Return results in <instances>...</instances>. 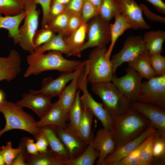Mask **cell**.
<instances>
[{
    "mask_svg": "<svg viewBox=\"0 0 165 165\" xmlns=\"http://www.w3.org/2000/svg\"><path fill=\"white\" fill-rule=\"evenodd\" d=\"M111 132L116 148L137 138L151 124L145 116L131 106L122 114L112 116Z\"/></svg>",
    "mask_w": 165,
    "mask_h": 165,
    "instance_id": "cell-1",
    "label": "cell"
},
{
    "mask_svg": "<svg viewBox=\"0 0 165 165\" xmlns=\"http://www.w3.org/2000/svg\"><path fill=\"white\" fill-rule=\"evenodd\" d=\"M61 52L52 51L46 54L34 52L28 56L26 61L28 65L24 76L37 75L44 71L57 70L62 72L74 71L85 65L86 60L80 61L68 60Z\"/></svg>",
    "mask_w": 165,
    "mask_h": 165,
    "instance_id": "cell-2",
    "label": "cell"
},
{
    "mask_svg": "<svg viewBox=\"0 0 165 165\" xmlns=\"http://www.w3.org/2000/svg\"><path fill=\"white\" fill-rule=\"evenodd\" d=\"M0 112L6 121L4 128L0 130V137L9 131L17 129L29 133L36 139L42 132L41 128L37 126L33 117L16 103L4 100L0 104Z\"/></svg>",
    "mask_w": 165,
    "mask_h": 165,
    "instance_id": "cell-3",
    "label": "cell"
},
{
    "mask_svg": "<svg viewBox=\"0 0 165 165\" xmlns=\"http://www.w3.org/2000/svg\"><path fill=\"white\" fill-rule=\"evenodd\" d=\"M92 90L111 116L123 114L131 107V102L111 82L93 84Z\"/></svg>",
    "mask_w": 165,
    "mask_h": 165,
    "instance_id": "cell-4",
    "label": "cell"
},
{
    "mask_svg": "<svg viewBox=\"0 0 165 165\" xmlns=\"http://www.w3.org/2000/svg\"><path fill=\"white\" fill-rule=\"evenodd\" d=\"M107 51L106 47H96L89 54L87 79L92 84L111 82L115 75L110 60L106 57Z\"/></svg>",
    "mask_w": 165,
    "mask_h": 165,
    "instance_id": "cell-5",
    "label": "cell"
},
{
    "mask_svg": "<svg viewBox=\"0 0 165 165\" xmlns=\"http://www.w3.org/2000/svg\"><path fill=\"white\" fill-rule=\"evenodd\" d=\"M35 0H25L24 10L25 15L23 24L19 28L18 44L30 53L34 52V36L38 30L40 11L37 9Z\"/></svg>",
    "mask_w": 165,
    "mask_h": 165,
    "instance_id": "cell-6",
    "label": "cell"
},
{
    "mask_svg": "<svg viewBox=\"0 0 165 165\" xmlns=\"http://www.w3.org/2000/svg\"><path fill=\"white\" fill-rule=\"evenodd\" d=\"M88 64L86 63L78 80V89L83 93L82 95L80 97L82 108L89 110L101 122L103 128L111 131L112 125L111 116L102 104L95 101L88 90Z\"/></svg>",
    "mask_w": 165,
    "mask_h": 165,
    "instance_id": "cell-7",
    "label": "cell"
},
{
    "mask_svg": "<svg viewBox=\"0 0 165 165\" xmlns=\"http://www.w3.org/2000/svg\"><path fill=\"white\" fill-rule=\"evenodd\" d=\"M165 109V75L156 76L142 82L137 101Z\"/></svg>",
    "mask_w": 165,
    "mask_h": 165,
    "instance_id": "cell-8",
    "label": "cell"
},
{
    "mask_svg": "<svg viewBox=\"0 0 165 165\" xmlns=\"http://www.w3.org/2000/svg\"><path fill=\"white\" fill-rule=\"evenodd\" d=\"M110 24L99 15L87 23L86 42L82 51L89 48L105 47L110 41Z\"/></svg>",
    "mask_w": 165,
    "mask_h": 165,
    "instance_id": "cell-9",
    "label": "cell"
},
{
    "mask_svg": "<svg viewBox=\"0 0 165 165\" xmlns=\"http://www.w3.org/2000/svg\"><path fill=\"white\" fill-rule=\"evenodd\" d=\"M142 37L140 35L128 37L121 50L110 59L115 74L117 68L125 62L128 63L147 51Z\"/></svg>",
    "mask_w": 165,
    "mask_h": 165,
    "instance_id": "cell-10",
    "label": "cell"
},
{
    "mask_svg": "<svg viewBox=\"0 0 165 165\" xmlns=\"http://www.w3.org/2000/svg\"><path fill=\"white\" fill-rule=\"evenodd\" d=\"M126 74L117 77L114 75L111 82L130 102L137 101L140 92L143 78L132 68L128 67Z\"/></svg>",
    "mask_w": 165,
    "mask_h": 165,
    "instance_id": "cell-11",
    "label": "cell"
},
{
    "mask_svg": "<svg viewBox=\"0 0 165 165\" xmlns=\"http://www.w3.org/2000/svg\"><path fill=\"white\" fill-rule=\"evenodd\" d=\"M131 106L145 116L150 122L156 132L165 135V111L154 105L135 101Z\"/></svg>",
    "mask_w": 165,
    "mask_h": 165,
    "instance_id": "cell-12",
    "label": "cell"
},
{
    "mask_svg": "<svg viewBox=\"0 0 165 165\" xmlns=\"http://www.w3.org/2000/svg\"><path fill=\"white\" fill-rule=\"evenodd\" d=\"M121 14L133 30L149 29L150 27L144 20L140 5L134 0H116Z\"/></svg>",
    "mask_w": 165,
    "mask_h": 165,
    "instance_id": "cell-13",
    "label": "cell"
},
{
    "mask_svg": "<svg viewBox=\"0 0 165 165\" xmlns=\"http://www.w3.org/2000/svg\"><path fill=\"white\" fill-rule=\"evenodd\" d=\"M53 127L57 135L67 150L70 159L78 157L84 151L87 145L77 133L67 127L65 128Z\"/></svg>",
    "mask_w": 165,
    "mask_h": 165,
    "instance_id": "cell-14",
    "label": "cell"
},
{
    "mask_svg": "<svg viewBox=\"0 0 165 165\" xmlns=\"http://www.w3.org/2000/svg\"><path fill=\"white\" fill-rule=\"evenodd\" d=\"M75 71L70 72H63L55 79L51 77L46 78L42 81L40 89L37 90H30L29 92L44 94L52 98L59 97L67 83L74 77Z\"/></svg>",
    "mask_w": 165,
    "mask_h": 165,
    "instance_id": "cell-15",
    "label": "cell"
},
{
    "mask_svg": "<svg viewBox=\"0 0 165 165\" xmlns=\"http://www.w3.org/2000/svg\"><path fill=\"white\" fill-rule=\"evenodd\" d=\"M52 98L44 94L29 92L24 94L22 99L16 103L22 108L31 109L41 119L51 105Z\"/></svg>",
    "mask_w": 165,
    "mask_h": 165,
    "instance_id": "cell-16",
    "label": "cell"
},
{
    "mask_svg": "<svg viewBox=\"0 0 165 165\" xmlns=\"http://www.w3.org/2000/svg\"><path fill=\"white\" fill-rule=\"evenodd\" d=\"M156 131L151 125L145 131L133 140L119 147L105 158L102 165H112L137 148L151 134Z\"/></svg>",
    "mask_w": 165,
    "mask_h": 165,
    "instance_id": "cell-17",
    "label": "cell"
},
{
    "mask_svg": "<svg viewBox=\"0 0 165 165\" xmlns=\"http://www.w3.org/2000/svg\"><path fill=\"white\" fill-rule=\"evenodd\" d=\"M21 58L18 51L12 49L6 57H0V81L14 79L22 70Z\"/></svg>",
    "mask_w": 165,
    "mask_h": 165,
    "instance_id": "cell-18",
    "label": "cell"
},
{
    "mask_svg": "<svg viewBox=\"0 0 165 165\" xmlns=\"http://www.w3.org/2000/svg\"><path fill=\"white\" fill-rule=\"evenodd\" d=\"M93 143L99 153L96 161V165H102L106 157L116 149L111 132L104 128L99 129L94 137Z\"/></svg>",
    "mask_w": 165,
    "mask_h": 165,
    "instance_id": "cell-19",
    "label": "cell"
},
{
    "mask_svg": "<svg viewBox=\"0 0 165 165\" xmlns=\"http://www.w3.org/2000/svg\"><path fill=\"white\" fill-rule=\"evenodd\" d=\"M68 121V114L64 112L57 101L52 103L44 115L36 122V125L39 128L48 126L65 128Z\"/></svg>",
    "mask_w": 165,
    "mask_h": 165,
    "instance_id": "cell-20",
    "label": "cell"
},
{
    "mask_svg": "<svg viewBox=\"0 0 165 165\" xmlns=\"http://www.w3.org/2000/svg\"><path fill=\"white\" fill-rule=\"evenodd\" d=\"M87 31V23L83 22L75 31L64 36L71 56L81 57L82 49L86 41Z\"/></svg>",
    "mask_w": 165,
    "mask_h": 165,
    "instance_id": "cell-21",
    "label": "cell"
},
{
    "mask_svg": "<svg viewBox=\"0 0 165 165\" xmlns=\"http://www.w3.org/2000/svg\"><path fill=\"white\" fill-rule=\"evenodd\" d=\"M85 65L75 71L74 76L71 81L70 83L66 86L58 97L59 99L57 101L64 112L67 113H68L69 109L74 101L77 90H79V78Z\"/></svg>",
    "mask_w": 165,
    "mask_h": 165,
    "instance_id": "cell-22",
    "label": "cell"
},
{
    "mask_svg": "<svg viewBox=\"0 0 165 165\" xmlns=\"http://www.w3.org/2000/svg\"><path fill=\"white\" fill-rule=\"evenodd\" d=\"M25 15L24 10L20 13L13 16H3L0 14V29L8 30V37L13 39L15 44H17L18 42L19 27Z\"/></svg>",
    "mask_w": 165,
    "mask_h": 165,
    "instance_id": "cell-23",
    "label": "cell"
},
{
    "mask_svg": "<svg viewBox=\"0 0 165 165\" xmlns=\"http://www.w3.org/2000/svg\"><path fill=\"white\" fill-rule=\"evenodd\" d=\"M65 160L50 149L46 152H39L35 155L27 153L25 162L27 165H65Z\"/></svg>",
    "mask_w": 165,
    "mask_h": 165,
    "instance_id": "cell-24",
    "label": "cell"
},
{
    "mask_svg": "<svg viewBox=\"0 0 165 165\" xmlns=\"http://www.w3.org/2000/svg\"><path fill=\"white\" fill-rule=\"evenodd\" d=\"M129 66L137 71L143 78L148 79L156 75L151 66L148 51L128 62Z\"/></svg>",
    "mask_w": 165,
    "mask_h": 165,
    "instance_id": "cell-25",
    "label": "cell"
},
{
    "mask_svg": "<svg viewBox=\"0 0 165 165\" xmlns=\"http://www.w3.org/2000/svg\"><path fill=\"white\" fill-rule=\"evenodd\" d=\"M115 21L110 24V44L105 54L106 58L110 60V56L114 46L119 38L127 30L131 28L127 20L121 13L116 16Z\"/></svg>",
    "mask_w": 165,
    "mask_h": 165,
    "instance_id": "cell-26",
    "label": "cell"
},
{
    "mask_svg": "<svg viewBox=\"0 0 165 165\" xmlns=\"http://www.w3.org/2000/svg\"><path fill=\"white\" fill-rule=\"evenodd\" d=\"M41 129L47 139L50 149L56 155L64 160L70 159L68 153L57 135L54 127L46 126Z\"/></svg>",
    "mask_w": 165,
    "mask_h": 165,
    "instance_id": "cell-27",
    "label": "cell"
},
{
    "mask_svg": "<svg viewBox=\"0 0 165 165\" xmlns=\"http://www.w3.org/2000/svg\"><path fill=\"white\" fill-rule=\"evenodd\" d=\"M142 38L150 55L162 52L163 45L165 41L164 31L159 30L147 32Z\"/></svg>",
    "mask_w": 165,
    "mask_h": 165,
    "instance_id": "cell-28",
    "label": "cell"
},
{
    "mask_svg": "<svg viewBox=\"0 0 165 165\" xmlns=\"http://www.w3.org/2000/svg\"><path fill=\"white\" fill-rule=\"evenodd\" d=\"M93 139L84 151L78 157L65 160V165H93L98 158L99 153L94 147Z\"/></svg>",
    "mask_w": 165,
    "mask_h": 165,
    "instance_id": "cell-29",
    "label": "cell"
},
{
    "mask_svg": "<svg viewBox=\"0 0 165 165\" xmlns=\"http://www.w3.org/2000/svg\"><path fill=\"white\" fill-rule=\"evenodd\" d=\"M94 115L88 110L82 108V115L79 123L78 134L81 138L88 145L94 137L92 130Z\"/></svg>",
    "mask_w": 165,
    "mask_h": 165,
    "instance_id": "cell-30",
    "label": "cell"
},
{
    "mask_svg": "<svg viewBox=\"0 0 165 165\" xmlns=\"http://www.w3.org/2000/svg\"><path fill=\"white\" fill-rule=\"evenodd\" d=\"M55 51L61 52L67 56H70V54L66 45L64 35L61 34L54 35L52 38L46 43L35 49L34 52L39 53H43L47 51Z\"/></svg>",
    "mask_w": 165,
    "mask_h": 165,
    "instance_id": "cell-31",
    "label": "cell"
},
{
    "mask_svg": "<svg viewBox=\"0 0 165 165\" xmlns=\"http://www.w3.org/2000/svg\"><path fill=\"white\" fill-rule=\"evenodd\" d=\"M80 91L79 89L77 91L74 101L68 111L69 123L67 126L78 134L82 111L80 101Z\"/></svg>",
    "mask_w": 165,
    "mask_h": 165,
    "instance_id": "cell-32",
    "label": "cell"
},
{
    "mask_svg": "<svg viewBox=\"0 0 165 165\" xmlns=\"http://www.w3.org/2000/svg\"><path fill=\"white\" fill-rule=\"evenodd\" d=\"M165 164V135L156 131L153 142L152 164L164 165Z\"/></svg>",
    "mask_w": 165,
    "mask_h": 165,
    "instance_id": "cell-33",
    "label": "cell"
},
{
    "mask_svg": "<svg viewBox=\"0 0 165 165\" xmlns=\"http://www.w3.org/2000/svg\"><path fill=\"white\" fill-rule=\"evenodd\" d=\"M69 16V13L65 11L52 19L44 27L51 30L55 33L67 35Z\"/></svg>",
    "mask_w": 165,
    "mask_h": 165,
    "instance_id": "cell-34",
    "label": "cell"
},
{
    "mask_svg": "<svg viewBox=\"0 0 165 165\" xmlns=\"http://www.w3.org/2000/svg\"><path fill=\"white\" fill-rule=\"evenodd\" d=\"M121 13L119 6L116 0H102L99 15L103 19L110 22L112 18Z\"/></svg>",
    "mask_w": 165,
    "mask_h": 165,
    "instance_id": "cell-35",
    "label": "cell"
},
{
    "mask_svg": "<svg viewBox=\"0 0 165 165\" xmlns=\"http://www.w3.org/2000/svg\"><path fill=\"white\" fill-rule=\"evenodd\" d=\"M25 0H0V14L13 16L24 11Z\"/></svg>",
    "mask_w": 165,
    "mask_h": 165,
    "instance_id": "cell-36",
    "label": "cell"
},
{
    "mask_svg": "<svg viewBox=\"0 0 165 165\" xmlns=\"http://www.w3.org/2000/svg\"><path fill=\"white\" fill-rule=\"evenodd\" d=\"M155 132L148 137L145 144L141 153L138 165H152V145Z\"/></svg>",
    "mask_w": 165,
    "mask_h": 165,
    "instance_id": "cell-37",
    "label": "cell"
},
{
    "mask_svg": "<svg viewBox=\"0 0 165 165\" xmlns=\"http://www.w3.org/2000/svg\"><path fill=\"white\" fill-rule=\"evenodd\" d=\"M148 138L137 148L121 160L113 163L112 165H138L140 154L147 141Z\"/></svg>",
    "mask_w": 165,
    "mask_h": 165,
    "instance_id": "cell-38",
    "label": "cell"
},
{
    "mask_svg": "<svg viewBox=\"0 0 165 165\" xmlns=\"http://www.w3.org/2000/svg\"><path fill=\"white\" fill-rule=\"evenodd\" d=\"M55 34L52 30L46 27L42 28L39 30H38L33 39L35 49L47 42Z\"/></svg>",
    "mask_w": 165,
    "mask_h": 165,
    "instance_id": "cell-39",
    "label": "cell"
},
{
    "mask_svg": "<svg viewBox=\"0 0 165 165\" xmlns=\"http://www.w3.org/2000/svg\"><path fill=\"white\" fill-rule=\"evenodd\" d=\"M0 148L6 165H11L20 151L19 147L16 148H13L11 141L7 142L5 145L2 146Z\"/></svg>",
    "mask_w": 165,
    "mask_h": 165,
    "instance_id": "cell-40",
    "label": "cell"
},
{
    "mask_svg": "<svg viewBox=\"0 0 165 165\" xmlns=\"http://www.w3.org/2000/svg\"><path fill=\"white\" fill-rule=\"evenodd\" d=\"M151 66L157 76L165 75V57L161 53L150 55Z\"/></svg>",
    "mask_w": 165,
    "mask_h": 165,
    "instance_id": "cell-41",
    "label": "cell"
},
{
    "mask_svg": "<svg viewBox=\"0 0 165 165\" xmlns=\"http://www.w3.org/2000/svg\"><path fill=\"white\" fill-rule=\"evenodd\" d=\"M81 14L84 22L87 23L99 15V10L91 3L84 0Z\"/></svg>",
    "mask_w": 165,
    "mask_h": 165,
    "instance_id": "cell-42",
    "label": "cell"
},
{
    "mask_svg": "<svg viewBox=\"0 0 165 165\" xmlns=\"http://www.w3.org/2000/svg\"><path fill=\"white\" fill-rule=\"evenodd\" d=\"M28 137H25L21 138L19 144L20 152L17 156L13 161L11 165H27L25 159L27 152L26 144Z\"/></svg>",
    "mask_w": 165,
    "mask_h": 165,
    "instance_id": "cell-43",
    "label": "cell"
},
{
    "mask_svg": "<svg viewBox=\"0 0 165 165\" xmlns=\"http://www.w3.org/2000/svg\"><path fill=\"white\" fill-rule=\"evenodd\" d=\"M36 3L41 6L42 17L41 23L42 28L45 27L50 20V9L52 0H35Z\"/></svg>",
    "mask_w": 165,
    "mask_h": 165,
    "instance_id": "cell-44",
    "label": "cell"
},
{
    "mask_svg": "<svg viewBox=\"0 0 165 165\" xmlns=\"http://www.w3.org/2000/svg\"><path fill=\"white\" fill-rule=\"evenodd\" d=\"M83 22L81 14L69 13L67 35L76 30Z\"/></svg>",
    "mask_w": 165,
    "mask_h": 165,
    "instance_id": "cell-45",
    "label": "cell"
},
{
    "mask_svg": "<svg viewBox=\"0 0 165 165\" xmlns=\"http://www.w3.org/2000/svg\"><path fill=\"white\" fill-rule=\"evenodd\" d=\"M84 0H70L65 5V11L69 13L81 14Z\"/></svg>",
    "mask_w": 165,
    "mask_h": 165,
    "instance_id": "cell-46",
    "label": "cell"
},
{
    "mask_svg": "<svg viewBox=\"0 0 165 165\" xmlns=\"http://www.w3.org/2000/svg\"><path fill=\"white\" fill-rule=\"evenodd\" d=\"M141 8L142 13L145 16L150 20L163 23H165V18L158 15L153 13L144 4H140Z\"/></svg>",
    "mask_w": 165,
    "mask_h": 165,
    "instance_id": "cell-47",
    "label": "cell"
},
{
    "mask_svg": "<svg viewBox=\"0 0 165 165\" xmlns=\"http://www.w3.org/2000/svg\"><path fill=\"white\" fill-rule=\"evenodd\" d=\"M35 143L39 152H44L47 151L49 146L48 143L45 135L42 133L36 139Z\"/></svg>",
    "mask_w": 165,
    "mask_h": 165,
    "instance_id": "cell-48",
    "label": "cell"
},
{
    "mask_svg": "<svg viewBox=\"0 0 165 165\" xmlns=\"http://www.w3.org/2000/svg\"><path fill=\"white\" fill-rule=\"evenodd\" d=\"M65 8V5L57 2H52L50 9V21L53 18L64 12Z\"/></svg>",
    "mask_w": 165,
    "mask_h": 165,
    "instance_id": "cell-49",
    "label": "cell"
},
{
    "mask_svg": "<svg viewBox=\"0 0 165 165\" xmlns=\"http://www.w3.org/2000/svg\"><path fill=\"white\" fill-rule=\"evenodd\" d=\"M26 149L27 153L30 155H35L39 152L34 140L28 138L26 142Z\"/></svg>",
    "mask_w": 165,
    "mask_h": 165,
    "instance_id": "cell-50",
    "label": "cell"
},
{
    "mask_svg": "<svg viewBox=\"0 0 165 165\" xmlns=\"http://www.w3.org/2000/svg\"><path fill=\"white\" fill-rule=\"evenodd\" d=\"M159 12L165 13V4L162 0H146Z\"/></svg>",
    "mask_w": 165,
    "mask_h": 165,
    "instance_id": "cell-51",
    "label": "cell"
},
{
    "mask_svg": "<svg viewBox=\"0 0 165 165\" xmlns=\"http://www.w3.org/2000/svg\"><path fill=\"white\" fill-rule=\"evenodd\" d=\"M94 5L99 10L101 4L102 0H86Z\"/></svg>",
    "mask_w": 165,
    "mask_h": 165,
    "instance_id": "cell-52",
    "label": "cell"
},
{
    "mask_svg": "<svg viewBox=\"0 0 165 165\" xmlns=\"http://www.w3.org/2000/svg\"><path fill=\"white\" fill-rule=\"evenodd\" d=\"M70 0H52V2H57L66 5Z\"/></svg>",
    "mask_w": 165,
    "mask_h": 165,
    "instance_id": "cell-53",
    "label": "cell"
},
{
    "mask_svg": "<svg viewBox=\"0 0 165 165\" xmlns=\"http://www.w3.org/2000/svg\"><path fill=\"white\" fill-rule=\"evenodd\" d=\"M6 163L4 160L1 150L0 148V165H5Z\"/></svg>",
    "mask_w": 165,
    "mask_h": 165,
    "instance_id": "cell-54",
    "label": "cell"
},
{
    "mask_svg": "<svg viewBox=\"0 0 165 165\" xmlns=\"http://www.w3.org/2000/svg\"><path fill=\"white\" fill-rule=\"evenodd\" d=\"M5 94L4 92L0 89V104L4 100Z\"/></svg>",
    "mask_w": 165,
    "mask_h": 165,
    "instance_id": "cell-55",
    "label": "cell"
},
{
    "mask_svg": "<svg viewBox=\"0 0 165 165\" xmlns=\"http://www.w3.org/2000/svg\"></svg>",
    "mask_w": 165,
    "mask_h": 165,
    "instance_id": "cell-56",
    "label": "cell"
}]
</instances>
